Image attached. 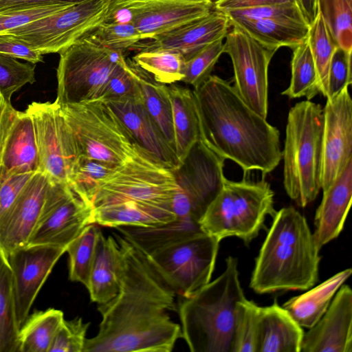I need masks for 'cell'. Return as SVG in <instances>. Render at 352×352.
I'll list each match as a JSON object with an SVG mask.
<instances>
[{
	"instance_id": "obj_1",
	"label": "cell",
	"mask_w": 352,
	"mask_h": 352,
	"mask_svg": "<svg viewBox=\"0 0 352 352\" xmlns=\"http://www.w3.org/2000/svg\"><path fill=\"white\" fill-rule=\"evenodd\" d=\"M120 287L111 300L98 304L102 320L98 333L87 338L82 352H170L182 337L168 311H176V294L146 256L122 236Z\"/></svg>"
},
{
	"instance_id": "obj_2",
	"label": "cell",
	"mask_w": 352,
	"mask_h": 352,
	"mask_svg": "<svg viewBox=\"0 0 352 352\" xmlns=\"http://www.w3.org/2000/svg\"><path fill=\"white\" fill-rule=\"evenodd\" d=\"M200 141L218 156L237 164L244 173L266 175L282 160L280 133L253 111L233 85L210 75L193 90Z\"/></svg>"
},
{
	"instance_id": "obj_3",
	"label": "cell",
	"mask_w": 352,
	"mask_h": 352,
	"mask_svg": "<svg viewBox=\"0 0 352 352\" xmlns=\"http://www.w3.org/2000/svg\"><path fill=\"white\" fill-rule=\"evenodd\" d=\"M272 217L250 287L260 294L307 290L318 280L320 250L306 218L291 206L276 211Z\"/></svg>"
},
{
	"instance_id": "obj_4",
	"label": "cell",
	"mask_w": 352,
	"mask_h": 352,
	"mask_svg": "<svg viewBox=\"0 0 352 352\" xmlns=\"http://www.w3.org/2000/svg\"><path fill=\"white\" fill-rule=\"evenodd\" d=\"M245 298L238 260L229 256L223 272L177 305L182 338L191 352H232L238 304Z\"/></svg>"
},
{
	"instance_id": "obj_5",
	"label": "cell",
	"mask_w": 352,
	"mask_h": 352,
	"mask_svg": "<svg viewBox=\"0 0 352 352\" xmlns=\"http://www.w3.org/2000/svg\"><path fill=\"white\" fill-rule=\"evenodd\" d=\"M322 126L320 104L303 100L288 112L282 151L283 186L302 208L313 202L321 190Z\"/></svg>"
},
{
	"instance_id": "obj_6",
	"label": "cell",
	"mask_w": 352,
	"mask_h": 352,
	"mask_svg": "<svg viewBox=\"0 0 352 352\" xmlns=\"http://www.w3.org/2000/svg\"><path fill=\"white\" fill-rule=\"evenodd\" d=\"M274 192L265 179L226 178L220 192L199 221L201 230L221 241L235 236L246 244L257 236L267 215L273 217Z\"/></svg>"
},
{
	"instance_id": "obj_7",
	"label": "cell",
	"mask_w": 352,
	"mask_h": 352,
	"mask_svg": "<svg viewBox=\"0 0 352 352\" xmlns=\"http://www.w3.org/2000/svg\"><path fill=\"white\" fill-rule=\"evenodd\" d=\"M60 106L80 155L120 165L137 153L139 146L106 102L95 100Z\"/></svg>"
},
{
	"instance_id": "obj_8",
	"label": "cell",
	"mask_w": 352,
	"mask_h": 352,
	"mask_svg": "<svg viewBox=\"0 0 352 352\" xmlns=\"http://www.w3.org/2000/svg\"><path fill=\"white\" fill-rule=\"evenodd\" d=\"M178 188L174 170L139 146L134 156L117 166L100 182L91 204L95 208L134 201L172 210V201Z\"/></svg>"
},
{
	"instance_id": "obj_9",
	"label": "cell",
	"mask_w": 352,
	"mask_h": 352,
	"mask_svg": "<svg viewBox=\"0 0 352 352\" xmlns=\"http://www.w3.org/2000/svg\"><path fill=\"white\" fill-rule=\"evenodd\" d=\"M56 102L59 104L99 100L124 54L100 47L82 37L59 52Z\"/></svg>"
},
{
	"instance_id": "obj_10",
	"label": "cell",
	"mask_w": 352,
	"mask_h": 352,
	"mask_svg": "<svg viewBox=\"0 0 352 352\" xmlns=\"http://www.w3.org/2000/svg\"><path fill=\"white\" fill-rule=\"evenodd\" d=\"M219 243L201 232L146 256L177 295L189 297L210 281Z\"/></svg>"
},
{
	"instance_id": "obj_11",
	"label": "cell",
	"mask_w": 352,
	"mask_h": 352,
	"mask_svg": "<svg viewBox=\"0 0 352 352\" xmlns=\"http://www.w3.org/2000/svg\"><path fill=\"white\" fill-rule=\"evenodd\" d=\"M113 0H88L4 34L43 55L59 53L103 22Z\"/></svg>"
},
{
	"instance_id": "obj_12",
	"label": "cell",
	"mask_w": 352,
	"mask_h": 352,
	"mask_svg": "<svg viewBox=\"0 0 352 352\" xmlns=\"http://www.w3.org/2000/svg\"><path fill=\"white\" fill-rule=\"evenodd\" d=\"M224 162L201 141L193 146L181 166L174 170L179 188L171 208L177 218L199 222L223 186Z\"/></svg>"
},
{
	"instance_id": "obj_13",
	"label": "cell",
	"mask_w": 352,
	"mask_h": 352,
	"mask_svg": "<svg viewBox=\"0 0 352 352\" xmlns=\"http://www.w3.org/2000/svg\"><path fill=\"white\" fill-rule=\"evenodd\" d=\"M213 10L211 0H113L103 22L131 23L146 40L202 18Z\"/></svg>"
},
{
	"instance_id": "obj_14",
	"label": "cell",
	"mask_w": 352,
	"mask_h": 352,
	"mask_svg": "<svg viewBox=\"0 0 352 352\" xmlns=\"http://www.w3.org/2000/svg\"><path fill=\"white\" fill-rule=\"evenodd\" d=\"M94 208L68 183L50 178L41 212L27 245L66 248L94 223Z\"/></svg>"
},
{
	"instance_id": "obj_15",
	"label": "cell",
	"mask_w": 352,
	"mask_h": 352,
	"mask_svg": "<svg viewBox=\"0 0 352 352\" xmlns=\"http://www.w3.org/2000/svg\"><path fill=\"white\" fill-rule=\"evenodd\" d=\"M25 111L31 117L34 127L38 172L46 174L52 180L68 183L80 153L60 104L56 100L33 102Z\"/></svg>"
},
{
	"instance_id": "obj_16",
	"label": "cell",
	"mask_w": 352,
	"mask_h": 352,
	"mask_svg": "<svg viewBox=\"0 0 352 352\" xmlns=\"http://www.w3.org/2000/svg\"><path fill=\"white\" fill-rule=\"evenodd\" d=\"M225 38L223 53L229 55L232 63L233 87L253 111L266 119L268 67L276 51L264 47L236 27L228 31Z\"/></svg>"
},
{
	"instance_id": "obj_17",
	"label": "cell",
	"mask_w": 352,
	"mask_h": 352,
	"mask_svg": "<svg viewBox=\"0 0 352 352\" xmlns=\"http://www.w3.org/2000/svg\"><path fill=\"white\" fill-rule=\"evenodd\" d=\"M349 87L327 99L323 111L321 190L327 191L352 160V100Z\"/></svg>"
},
{
	"instance_id": "obj_18",
	"label": "cell",
	"mask_w": 352,
	"mask_h": 352,
	"mask_svg": "<svg viewBox=\"0 0 352 352\" xmlns=\"http://www.w3.org/2000/svg\"><path fill=\"white\" fill-rule=\"evenodd\" d=\"M66 248L26 245L12 252L7 260L12 273L15 311L20 327L53 267Z\"/></svg>"
},
{
	"instance_id": "obj_19",
	"label": "cell",
	"mask_w": 352,
	"mask_h": 352,
	"mask_svg": "<svg viewBox=\"0 0 352 352\" xmlns=\"http://www.w3.org/2000/svg\"><path fill=\"white\" fill-rule=\"evenodd\" d=\"M50 177L36 172L0 218V252L7 257L28 245L38 223Z\"/></svg>"
},
{
	"instance_id": "obj_20",
	"label": "cell",
	"mask_w": 352,
	"mask_h": 352,
	"mask_svg": "<svg viewBox=\"0 0 352 352\" xmlns=\"http://www.w3.org/2000/svg\"><path fill=\"white\" fill-rule=\"evenodd\" d=\"M230 27L227 15L213 10L202 18L141 41L130 50H170L181 54L186 61L213 42L225 38Z\"/></svg>"
},
{
	"instance_id": "obj_21",
	"label": "cell",
	"mask_w": 352,
	"mask_h": 352,
	"mask_svg": "<svg viewBox=\"0 0 352 352\" xmlns=\"http://www.w3.org/2000/svg\"><path fill=\"white\" fill-rule=\"evenodd\" d=\"M300 352H352V290L342 285L328 309L304 333Z\"/></svg>"
},
{
	"instance_id": "obj_22",
	"label": "cell",
	"mask_w": 352,
	"mask_h": 352,
	"mask_svg": "<svg viewBox=\"0 0 352 352\" xmlns=\"http://www.w3.org/2000/svg\"><path fill=\"white\" fill-rule=\"evenodd\" d=\"M106 102L140 147L168 168L174 170L181 166L175 150L147 111L140 92L133 96Z\"/></svg>"
},
{
	"instance_id": "obj_23",
	"label": "cell",
	"mask_w": 352,
	"mask_h": 352,
	"mask_svg": "<svg viewBox=\"0 0 352 352\" xmlns=\"http://www.w3.org/2000/svg\"><path fill=\"white\" fill-rule=\"evenodd\" d=\"M352 199V160L325 192L314 217L315 243L320 250L342 232Z\"/></svg>"
},
{
	"instance_id": "obj_24",
	"label": "cell",
	"mask_w": 352,
	"mask_h": 352,
	"mask_svg": "<svg viewBox=\"0 0 352 352\" xmlns=\"http://www.w3.org/2000/svg\"><path fill=\"white\" fill-rule=\"evenodd\" d=\"M304 331L274 300L272 305L260 307L256 352H300Z\"/></svg>"
},
{
	"instance_id": "obj_25",
	"label": "cell",
	"mask_w": 352,
	"mask_h": 352,
	"mask_svg": "<svg viewBox=\"0 0 352 352\" xmlns=\"http://www.w3.org/2000/svg\"><path fill=\"white\" fill-rule=\"evenodd\" d=\"M120 248L113 236L100 232L88 284L90 299L102 304L113 299L120 287Z\"/></svg>"
},
{
	"instance_id": "obj_26",
	"label": "cell",
	"mask_w": 352,
	"mask_h": 352,
	"mask_svg": "<svg viewBox=\"0 0 352 352\" xmlns=\"http://www.w3.org/2000/svg\"><path fill=\"white\" fill-rule=\"evenodd\" d=\"M231 26L247 33L264 47L277 51L281 47H295L306 40V23L275 19L229 18Z\"/></svg>"
},
{
	"instance_id": "obj_27",
	"label": "cell",
	"mask_w": 352,
	"mask_h": 352,
	"mask_svg": "<svg viewBox=\"0 0 352 352\" xmlns=\"http://www.w3.org/2000/svg\"><path fill=\"white\" fill-rule=\"evenodd\" d=\"M3 165L4 177L38 171L34 127L25 111L17 112L4 148Z\"/></svg>"
},
{
	"instance_id": "obj_28",
	"label": "cell",
	"mask_w": 352,
	"mask_h": 352,
	"mask_svg": "<svg viewBox=\"0 0 352 352\" xmlns=\"http://www.w3.org/2000/svg\"><path fill=\"white\" fill-rule=\"evenodd\" d=\"M94 223L119 226L151 227L177 219L170 208L134 201H121L94 208Z\"/></svg>"
},
{
	"instance_id": "obj_29",
	"label": "cell",
	"mask_w": 352,
	"mask_h": 352,
	"mask_svg": "<svg viewBox=\"0 0 352 352\" xmlns=\"http://www.w3.org/2000/svg\"><path fill=\"white\" fill-rule=\"evenodd\" d=\"M351 273V268L340 271L305 293L290 298L283 307L300 327L310 329L324 315L336 293Z\"/></svg>"
},
{
	"instance_id": "obj_30",
	"label": "cell",
	"mask_w": 352,
	"mask_h": 352,
	"mask_svg": "<svg viewBox=\"0 0 352 352\" xmlns=\"http://www.w3.org/2000/svg\"><path fill=\"white\" fill-rule=\"evenodd\" d=\"M116 229L145 255L203 232L198 222L177 219L151 227L119 226Z\"/></svg>"
},
{
	"instance_id": "obj_31",
	"label": "cell",
	"mask_w": 352,
	"mask_h": 352,
	"mask_svg": "<svg viewBox=\"0 0 352 352\" xmlns=\"http://www.w3.org/2000/svg\"><path fill=\"white\" fill-rule=\"evenodd\" d=\"M173 112L175 148L182 164L193 146L200 140V127L193 91L168 86Z\"/></svg>"
},
{
	"instance_id": "obj_32",
	"label": "cell",
	"mask_w": 352,
	"mask_h": 352,
	"mask_svg": "<svg viewBox=\"0 0 352 352\" xmlns=\"http://www.w3.org/2000/svg\"><path fill=\"white\" fill-rule=\"evenodd\" d=\"M126 61L138 82L147 111L175 151L172 104L168 85L155 81L150 74L132 60Z\"/></svg>"
},
{
	"instance_id": "obj_33",
	"label": "cell",
	"mask_w": 352,
	"mask_h": 352,
	"mask_svg": "<svg viewBox=\"0 0 352 352\" xmlns=\"http://www.w3.org/2000/svg\"><path fill=\"white\" fill-rule=\"evenodd\" d=\"M64 320L63 312L55 308L28 315L19 328L16 352H49Z\"/></svg>"
},
{
	"instance_id": "obj_34",
	"label": "cell",
	"mask_w": 352,
	"mask_h": 352,
	"mask_svg": "<svg viewBox=\"0 0 352 352\" xmlns=\"http://www.w3.org/2000/svg\"><path fill=\"white\" fill-rule=\"evenodd\" d=\"M291 62V79L282 95L310 100L320 93L318 73L307 39L295 47Z\"/></svg>"
},
{
	"instance_id": "obj_35",
	"label": "cell",
	"mask_w": 352,
	"mask_h": 352,
	"mask_svg": "<svg viewBox=\"0 0 352 352\" xmlns=\"http://www.w3.org/2000/svg\"><path fill=\"white\" fill-rule=\"evenodd\" d=\"M19 331L12 273L7 258L0 252V352H16Z\"/></svg>"
},
{
	"instance_id": "obj_36",
	"label": "cell",
	"mask_w": 352,
	"mask_h": 352,
	"mask_svg": "<svg viewBox=\"0 0 352 352\" xmlns=\"http://www.w3.org/2000/svg\"><path fill=\"white\" fill-rule=\"evenodd\" d=\"M132 60L162 84H174L182 81L184 78L186 60L181 54L176 52L140 51L132 58Z\"/></svg>"
},
{
	"instance_id": "obj_37",
	"label": "cell",
	"mask_w": 352,
	"mask_h": 352,
	"mask_svg": "<svg viewBox=\"0 0 352 352\" xmlns=\"http://www.w3.org/2000/svg\"><path fill=\"white\" fill-rule=\"evenodd\" d=\"M100 231L95 223L89 224L67 245L70 280L87 286Z\"/></svg>"
},
{
	"instance_id": "obj_38",
	"label": "cell",
	"mask_w": 352,
	"mask_h": 352,
	"mask_svg": "<svg viewBox=\"0 0 352 352\" xmlns=\"http://www.w3.org/2000/svg\"><path fill=\"white\" fill-rule=\"evenodd\" d=\"M316 6L336 44L352 50V0H316Z\"/></svg>"
},
{
	"instance_id": "obj_39",
	"label": "cell",
	"mask_w": 352,
	"mask_h": 352,
	"mask_svg": "<svg viewBox=\"0 0 352 352\" xmlns=\"http://www.w3.org/2000/svg\"><path fill=\"white\" fill-rule=\"evenodd\" d=\"M118 165L80 155L69 179L72 189L91 205L100 182ZM92 206V205H91Z\"/></svg>"
},
{
	"instance_id": "obj_40",
	"label": "cell",
	"mask_w": 352,
	"mask_h": 352,
	"mask_svg": "<svg viewBox=\"0 0 352 352\" xmlns=\"http://www.w3.org/2000/svg\"><path fill=\"white\" fill-rule=\"evenodd\" d=\"M307 39L316 67L320 94L327 97L329 67L333 54L338 45L318 13L309 25Z\"/></svg>"
},
{
	"instance_id": "obj_41",
	"label": "cell",
	"mask_w": 352,
	"mask_h": 352,
	"mask_svg": "<svg viewBox=\"0 0 352 352\" xmlns=\"http://www.w3.org/2000/svg\"><path fill=\"white\" fill-rule=\"evenodd\" d=\"M106 49L124 54L143 41L137 28L131 23H101L83 36Z\"/></svg>"
},
{
	"instance_id": "obj_42",
	"label": "cell",
	"mask_w": 352,
	"mask_h": 352,
	"mask_svg": "<svg viewBox=\"0 0 352 352\" xmlns=\"http://www.w3.org/2000/svg\"><path fill=\"white\" fill-rule=\"evenodd\" d=\"M259 309L246 298L239 302L232 352H256Z\"/></svg>"
},
{
	"instance_id": "obj_43",
	"label": "cell",
	"mask_w": 352,
	"mask_h": 352,
	"mask_svg": "<svg viewBox=\"0 0 352 352\" xmlns=\"http://www.w3.org/2000/svg\"><path fill=\"white\" fill-rule=\"evenodd\" d=\"M34 81L35 64L0 54V91L6 100L11 101L15 92Z\"/></svg>"
},
{
	"instance_id": "obj_44",
	"label": "cell",
	"mask_w": 352,
	"mask_h": 352,
	"mask_svg": "<svg viewBox=\"0 0 352 352\" xmlns=\"http://www.w3.org/2000/svg\"><path fill=\"white\" fill-rule=\"evenodd\" d=\"M223 40L213 42L186 61L182 82L192 85L195 89L211 75L216 63L223 53Z\"/></svg>"
},
{
	"instance_id": "obj_45",
	"label": "cell",
	"mask_w": 352,
	"mask_h": 352,
	"mask_svg": "<svg viewBox=\"0 0 352 352\" xmlns=\"http://www.w3.org/2000/svg\"><path fill=\"white\" fill-rule=\"evenodd\" d=\"M90 322L81 318L63 320L58 329L49 352H82Z\"/></svg>"
},
{
	"instance_id": "obj_46",
	"label": "cell",
	"mask_w": 352,
	"mask_h": 352,
	"mask_svg": "<svg viewBox=\"0 0 352 352\" xmlns=\"http://www.w3.org/2000/svg\"><path fill=\"white\" fill-rule=\"evenodd\" d=\"M351 52L336 48L329 67L327 99L335 98L351 84Z\"/></svg>"
},
{
	"instance_id": "obj_47",
	"label": "cell",
	"mask_w": 352,
	"mask_h": 352,
	"mask_svg": "<svg viewBox=\"0 0 352 352\" xmlns=\"http://www.w3.org/2000/svg\"><path fill=\"white\" fill-rule=\"evenodd\" d=\"M70 6L54 4L0 12V34L56 13Z\"/></svg>"
},
{
	"instance_id": "obj_48",
	"label": "cell",
	"mask_w": 352,
	"mask_h": 352,
	"mask_svg": "<svg viewBox=\"0 0 352 352\" xmlns=\"http://www.w3.org/2000/svg\"><path fill=\"white\" fill-rule=\"evenodd\" d=\"M140 92L138 82L126 61L120 65L105 84L99 100L114 101Z\"/></svg>"
},
{
	"instance_id": "obj_49",
	"label": "cell",
	"mask_w": 352,
	"mask_h": 352,
	"mask_svg": "<svg viewBox=\"0 0 352 352\" xmlns=\"http://www.w3.org/2000/svg\"><path fill=\"white\" fill-rule=\"evenodd\" d=\"M228 18L275 19L306 23L303 14L296 5H281L251 9H239L223 12Z\"/></svg>"
},
{
	"instance_id": "obj_50",
	"label": "cell",
	"mask_w": 352,
	"mask_h": 352,
	"mask_svg": "<svg viewBox=\"0 0 352 352\" xmlns=\"http://www.w3.org/2000/svg\"><path fill=\"white\" fill-rule=\"evenodd\" d=\"M0 54L32 64L43 61V55L30 48L26 43L8 34H0Z\"/></svg>"
},
{
	"instance_id": "obj_51",
	"label": "cell",
	"mask_w": 352,
	"mask_h": 352,
	"mask_svg": "<svg viewBox=\"0 0 352 352\" xmlns=\"http://www.w3.org/2000/svg\"><path fill=\"white\" fill-rule=\"evenodd\" d=\"M34 173L14 174L3 177L0 185V218L12 206Z\"/></svg>"
},
{
	"instance_id": "obj_52",
	"label": "cell",
	"mask_w": 352,
	"mask_h": 352,
	"mask_svg": "<svg viewBox=\"0 0 352 352\" xmlns=\"http://www.w3.org/2000/svg\"><path fill=\"white\" fill-rule=\"evenodd\" d=\"M18 111L0 91V185L4 177L3 156L4 148L13 126Z\"/></svg>"
},
{
	"instance_id": "obj_53",
	"label": "cell",
	"mask_w": 352,
	"mask_h": 352,
	"mask_svg": "<svg viewBox=\"0 0 352 352\" xmlns=\"http://www.w3.org/2000/svg\"><path fill=\"white\" fill-rule=\"evenodd\" d=\"M296 4L298 5L296 0H220L214 3V9L223 12L232 10Z\"/></svg>"
},
{
	"instance_id": "obj_54",
	"label": "cell",
	"mask_w": 352,
	"mask_h": 352,
	"mask_svg": "<svg viewBox=\"0 0 352 352\" xmlns=\"http://www.w3.org/2000/svg\"><path fill=\"white\" fill-rule=\"evenodd\" d=\"M88 0H0V12L54 4L74 5Z\"/></svg>"
},
{
	"instance_id": "obj_55",
	"label": "cell",
	"mask_w": 352,
	"mask_h": 352,
	"mask_svg": "<svg viewBox=\"0 0 352 352\" xmlns=\"http://www.w3.org/2000/svg\"><path fill=\"white\" fill-rule=\"evenodd\" d=\"M297 3L308 24L311 25L317 15L316 0H296Z\"/></svg>"
},
{
	"instance_id": "obj_56",
	"label": "cell",
	"mask_w": 352,
	"mask_h": 352,
	"mask_svg": "<svg viewBox=\"0 0 352 352\" xmlns=\"http://www.w3.org/2000/svg\"><path fill=\"white\" fill-rule=\"evenodd\" d=\"M211 1L214 3H216V2H217V1H219L220 0H211Z\"/></svg>"
}]
</instances>
